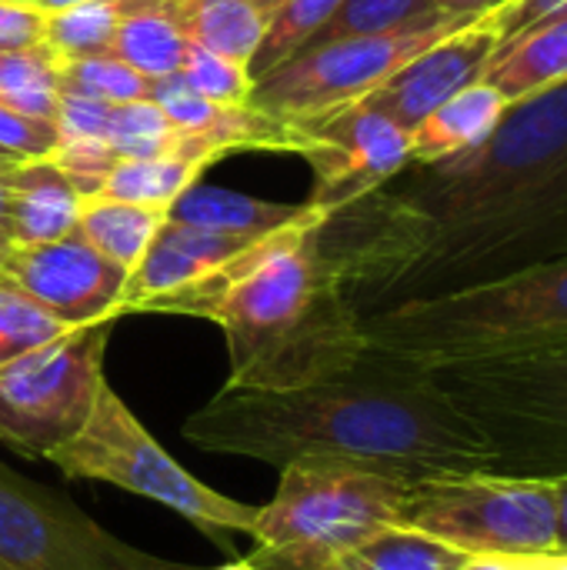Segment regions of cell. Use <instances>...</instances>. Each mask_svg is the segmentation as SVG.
<instances>
[{
    "instance_id": "cell-6",
    "label": "cell",
    "mask_w": 567,
    "mask_h": 570,
    "mask_svg": "<svg viewBox=\"0 0 567 570\" xmlns=\"http://www.w3.org/2000/svg\"><path fill=\"white\" fill-rule=\"evenodd\" d=\"M495 451V471L531 481L567 478V344L431 371Z\"/></svg>"
},
{
    "instance_id": "cell-16",
    "label": "cell",
    "mask_w": 567,
    "mask_h": 570,
    "mask_svg": "<svg viewBox=\"0 0 567 570\" xmlns=\"http://www.w3.org/2000/svg\"><path fill=\"white\" fill-rule=\"evenodd\" d=\"M511 104L481 77L471 87L448 97L411 130V160L421 167L461 157L481 147L501 124Z\"/></svg>"
},
{
    "instance_id": "cell-15",
    "label": "cell",
    "mask_w": 567,
    "mask_h": 570,
    "mask_svg": "<svg viewBox=\"0 0 567 570\" xmlns=\"http://www.w3.org/2000/svg\"><path fill=\"white\" fill-rule=\"evenodd\" d=\"M167 220L207 227V230L257 244L271 234H281V230H291L301 224H314V220H328V214H321L311 204H274V200H261L251 194H237L227 187H211V184L194 180L170 204Z\"/></svg>"
},
{
    "instance_id": "cell-28",
    "label": "cell",
    "mask_w": 567,
    "mask_h": 570,
    "mask_svg": "<svg viewBox=\"0 0 567 570\" xmlns=\"http://www.w3.org/2000/svg\"><path fill=\"white\" fill-rule=\"evenodd\" d=\"M180 130L164 117L154 100L114 104L110 117V147L120 160H150V157H177Z\"/></svg>"
},
{
    "instance_id": "cell-3",
    "label": "cell",
    "mask_w": 567,
    "mask_h": 570,
    "mask_svg": "<svg viewBox=\"0 0 567 570\" xmlns=\"http://www.w3.org/2000/svg\"><path fill=\"white\" fill-rule=\"evenodd\" d=\"M324 220L264 237L157 311L221 324L227 387L294 391L348 371L364 351L361 314L321 254Z\"/></svg>"
},
{
    "instance_id": "cell-11",
    "label": "cell",
    "mask_w": 567,
    "mask_h": 570,
    "mask_svg": "<svg viewBox=\"0 0 567 570\" xmlns=\"http://www.w3.org/2000/svg\"><path fill=\"white\" fill-rule=\"evenodd\" d=\"M0 570H201L137 551L0 464Z\"/></svg>"
},
{
    "instance_id": "cell-25",
    "label": "cell",
    "mask_w": 567,
    "mask_h": 570,
    "mask_svg": "<svg viewBox=\"0 0 567 570\" xmlns=\"http://www.w3.org/2000/svg\"><path fill=\"white\" fill-rule=\"evenodd\" d=\"M204 164L184 157H150V160H117L100 184V197L144 204L170 210V204L197 180Z\"/></svg>"
},
{
    "instance_id": "cell-5",
    "label": "cell",
    "mask_w": 567,
    "mask_h": 570,
    "mask_svg": "<svg viewBox=\"0 0 567 570\" xmlns=\"http://www.w3.org/2000/svg\"><path fill=\"white\" fill-rule=\"evenodd\" d=\"M414 484L328 461L281 468L277 494L257 508L254 570H334V564L384 528L401 524Z\"/></svg>"
},
{
    "instance_id": "cell-41",
    "label": "cell",
    "mask_w": 567,
    "mask_h": 570,
    "mask_svg": "<svg viewBox=\"0 0 567 570\" xmlns=\"http://www.w3.org/2000/svg\"><path fill=\"white\" fill-rule=\"evenodd\" d=\"M13 3H27V7H37V10H43V13H57V10L77 7V3H87V0H13Z\"/></svg>"
},
{
    "instance_id": "cell-39",
    "label": "cell",
    "mask_w": 567,
    "mask_h": 570,
    "mask_svg": "<svg viewBox=\"0 0 567 570\" xmlns=\"http://www.w3.org/2000/svg\"><path fill=\"white\" fill-rule=\"evenodd\" d=\"M555 488H558V551L567 554V478L555 481Z\"/></svg>"
},
{
    "instance_id": "cell-40",
    "label": "cell",
    "mask_w": 567,
    "mask_h": 570,
    "mask_svg": "<svg viewBox=\"0 0 567 570\" xmlns=\"http://www.w3.org/2000/svg\"><path fill=\"white\" fill-rule=\"evenodd\" d=\"M535 570H567V554L565 551H548V554H538L531 558Z\"/></svg>"
},
{
    "instance_id": "cell-17",
    "label": "cell",
    "mask_w": 567,
    "mask_h": 570,
    "mask_svg": "<svg viewBox=\"0 0 567 570\" xmlns=\"http://www.w3.org/2000/svg\"><path fill=\"white\" fill-rule=\"evenodd\" d=\"M13 244H47L77 227L80 190L50 160H20L7 170Z\"/></svg>"
},
{
    "instance_id": "cell-1",
    "label": "cell",
    "mask_w": 567,
    "mask_h": 570,
    "mask_svg": "<svg viewBox=\"0 0 567 570\" xmlns=\"http://www.w3.org/2000/svg\"><path fill=\"white\" fill-rule=\"evenodd\" d=\"M184 438L271 468L328 461L401 484L495 471L491 444L434 374L374 351L294 391L224 387L190 414Z\"/></svg>"
},
{
    "instance_id": "cell-38",
    "label": "cell",
    "mask_w": 567,
    "mask_h": 570,
    "mask_svg": "<svg viewBox=\"0 0 567 570\" xmlns=\"http://www.w3.org/2000/svg\"><path fill=\"white\" fill-rule=\"evenodd\" d=\"M13 244V227H10V190H7V174L0 170V254Z\"/></svg>"
},
{
    "instance_id": "cell-29",
    "label": "cell",
    "mask_w": 567,
    "mask_h": 570,
    "mask_svg": "<svg viewBox=\"0 0 567 570\" xmlns=\"http://www.w3.org/2000/svg\"><path fill=\"white\" fill-rule=\"evenodd\" d=\"M60 87L107 104H130L150 97V77H144L114 53L60 57Z\"/></svg>"
},
{
    "instance_id": "cell-35",
    "label": "cell",
    "mask_w": 567,
    "mask_h": 570,
    "mask_svg": "<svg viewBox=\"0 0 567 570\" xmlns=\"http://www.w3.org/2000/svg\"><path fill=\"white\" fill-rule=\"evenodd\" d=\"M43 30H47L43 10L13 3V0H0V53L43 43Z\"/></svg>"
},
{
    "instance_id": "cell-36",
    "label": "cell",
    "mask_w": 567,
    "mask_h": 570,
    "mask_svg": "<svg viewBox=\"0 0 567 570\" xmlns=\"http://www.w3.org/2000/svg\"><path fill=\"white\" fill-rule=\"evenodd\" d=\"M461 570H535L531 558H508V554H468Z\"/></svg>"
},
{
    "instance_id": "cell-44",
    "label": "cell",
    "mask_w": 567,
    "mask_h": 570,
    "mask_svg": "<svg viewBox=\"0 0 567 570\" xmlns=\"http://www.w3.org/2000/svg\"><path fill=\"white\" fill-rule=\"evenodd\" d=\"M217 570H254L247 561H234V564H224V568H217Z\"/></svg>"
},
{
    "instance_id": "cell-45",
    "label": "cell",
    "mask_w": 567,
    "mask_h": 570,
    "mask_svg": "<svg viewBox=\"0 0 567 570\" xmlns=\"http://www.w3.org/2000/svg\"><path fill=\"white\" fill-rule=\"evenodd\" d=\"M565 250H567V240H565Z\"/></svg>"
},
{
    "instance_id": "cell-8",
    "label": "cell",
    "mask_w": 567,
    "mask_h": 570,
    "mask_svg": "<svg viewBox=\"0 0 567 570\" xmlns=\"http://www.w3.org/2000/svg\"><path fill=\"white\" fill-rule=\"evenodd\" d=\"M401 524L465 554L538 558L558 551V488L498 471L431 478L408 491Z\"/></svg>"
},
{
    "instance_id": "cell-31",
    "label": "cell",
    "mask_w": 567,
    "mask_h": 570,
    "mask_svg": "<svg viewBox=\"0 0 567 570\" xmlns=\"http://www.w3.org/2000/svg\"><path fill=\"white\" fill-rule=\"evenodd\" d=\"M201 97L221 104V107H244L254 94V80L247 73V67L217 57L211 50H204L201 43H187L180 70H177Z\"/></svg>"
},
{
    "instance_id": "cell-34",
    "label": "cell",
    "mask_w": 567,
    "mask_h": 570,
    "mask_svg": "<svg viewBox=\"0 0 567 570\" xmlns=\"http://www.w3.org/2000/svg\"><path fill=\"white\" fill-rule=\"evenodd\" d=\"M558 17H567V0H505L498 10H491L495 30H498V47L521 37L531 27H541Z\"/></svg>"
},
{
    "instance_id": "cell-12",
    "label": "cell",
    "mask_w": 567,
    "mask_h": 570,
    "mask_svg": "<svg viewBox=\"0 0 567 570\" xmlns=\"http://www.w3.org/2000/svg\"><path fill=\"white\" fill-rule=\"evenodd\" d=\"M294 127L301 130L297 154H304L314 170L307 204L328 217L374 194L411 164V134L364 100L297 120Z\"/></svg>"
},
{
    "instance_id": "cell-21",
    "label": "cell",
    "mask_w": 567,
    "mask_h": 570,
    "mask_svg": "<svg viewBox=\"0 0 567 570\" xmlns=\"http://www.w3.org/2000/svg\"><path fill=\"white\" fill-rule=\"evenodd\" d=\"M190 43L247 67L261 47L267 17L251 0H180Z\"/></svg>"
},
{
    "instance_id": "cell-33",
    "label": "cell",
    "mask_w": 567,
    "mask_h": 570,
    "mask_svg": "<svg viewBox=\"0 0 567 570\" xmlns=\"http://www.w3.org/2000/svg\"><path fill=\"white\" fill-rule=\"evenodd\" d=\"M110 117H114V104L63 90L57 104V117H53L57 140H107Z\"/></svg>"
},
{
    "instance_id": "cell-27",
    "label": "cell",
    "mask_w": 567,
    "mask_h": 570,
    "mask_svg": "<svg viewBox=\"0 0 567 570\" xmlns=\"http://www.w3.org/2000/svg\"><path fill=\"white\" fill-rule=\"evenodd\" d=\"M341 7V0H281V7L267 17L261 47L247 63L251 80H261L267 70L294 57Z\"/></svg>"
},
{
    "instance_id": "cell-43",
    "label": "cell",
    "mask_w": 567,
    "mask_h": 570,
    "mask_svg": "<svg viewBox=\"0 0 567 570\" xmlns=\"http://www.w3.org/2000/svg\"><path fill=\"white\" fill-rule=\"evenodd\" d=\"M17 164H20L17 157H10V154H3V150H0V170H3V174H7V170H13Z\"/></svg>"
},
{
    "instance_id": "cell-37",
    "label": "cell",
    "mask_w": 567,
    "mask_h": 570,
    "mask_svg": "<svg viewBox=\"0 0 567 570\" xmlns=\"http://www.w3.org/2000/svg\"><path fill=\"white\" fill-rule=\"evenodd\" d=\"M434 3L451 17H485V13L498 10L505 0H434Z\"/></svg>"
},
{
    "instance_id": "cell-22",
    "label": "cell",
    "mask_w": 567,
    "mask_h": 570,
    "mask_svg": "<svg viewBox=\"0 0 567 570\" xmlns=\"http://www.w3.org/2000/svg\"><path fill=\"white\" fill-rule=\"evenodd\" d=\"M465 561H468L465 551L424 531L394 524L378 531L354 551H348L334 564V570H461Z\"/></svg>"
},
{
    "instance_id": "cell-13",
    "label": "cell",
    "mask_w": 567,
    "mask_h": 570,
    "mask_svg": "<svg viewBox=\"0 0 567 570\" xmlns=\"http://www.w3.org/2000/svg\"><path fill=\"white\" fill-rule=\"evenodd\" d=\"M0 274L63 327L120 317L127 271L94 250L77 227L47 244H10L0 254Z\"/></svg>"
},
{
    "instance_id": "cell-23",
    "label": "cell",
    "mask_w": 567,
    "mask_h": 570,
    "mask_svg": "<svg viewBox=\"0 0 567 570\" xmlns=\"http://www.w3.org/2000/svg\"><path fill=\"white\" fill-rule=\"evenodd\" d=\"M60 94V53H53L47 43L0 53V104L40 120H53Z\"/></svg>"
},
{
    "instance_id": "cell-9",
    "label": "cell",
    "mask_w": 567,
    "mask_h": 570,
    "mask_svg": "<svg viewBox=\"0 0 567 570\" xmlns=\"http://www.w3.org/2000/svg\"><path fill=\"white\" fill-rule=\"evenodd\" d=\"M114 321L70 327L0 371V441L23 458L67 444L90 417L104 377Z\"/></svg>"
},
{
    "instance_id": "cell-19",
    "label": "cell",
    "mask_w": 567,
    "mask_h": 570,
    "mask_svg": "<svg viewBox=\"0 0 567 570\" xmlns=\"http://www.w3.org/2000/svg\"><path fill=\"white\" fill-rule=\"evenodd\" d=\"M187 43L190 37L184 30L180 0H144L117 27L110 53L140 70L144 77L157 80L180 70Z\"/></svg>"
},
{
    "instance_id": "cell-14",
    "label": "cell",
    "mask_w": 567,
    "mask_h": 570,
    "mask_svg": "<svg viewBox=\"0 0 567 570\" xmlns=\"http://www.w3.org/2000/svg\"><path fill=\"white\" fill-rule=\"evenodd\" d=\"M495 50H498V30L491 13H485L478 20L461 23L438 43H431L424 53L408 60L378 90H371L364 104L411 134L434 107H441L448 97L481 80Z\"/></svg>"
},
{
    "instance_id": "cell-2",
    "label": "cell",
    "mask_w": 567,
    "mask_h": 570,
    "mask_svg": "<svg viewBox=\"0 0 567 570\" xmlns=\"http://www.w3.org/2000/svg\"><path fill=\"white\" fill-rule=\"evenodd\" d=\"M428 170L411 200L421 250L404 274L428 284L418 297L434 281L465 287L491 264H531L551 230L567 240V80L511 104L481 147Z\"/></svg>"
},
{
    "instance_id": "cell-24",
    "label": "cell",
    "mask_w": 567,
    "mask_h": 570,
    "mask_svg": "<svg viewBox=\"0 0 567 570\" xmlns=\"http://www.w3.org/2000/svg\"><path fill=\"white\" fill-rule=\"evenodd\" d=\"M434 0H341V7L331 13V20L301 47H317L344 37H374V33H394V30H414L438 20H448Z\"/></svg>"
},
{
    "instance_id": "cell-32",
    "label": "cell",
    "mask_w": 567,
    "mask_h": 570,
    "mask_svg": "<svg viewBox=\"0 0 567 570\" xmlns=\"http://www.w3.org/2000/svg\"><path fill=\"white\" fill-rule=\"evenodd\" d=\"M0 150L17 160H43L57 150V124L0 104Z\"/></svg>"
},
{
    "instance_id": "cell-18",
    "label": "cell",
    "mask_w": 567,
    "mask_h": 570,
    "mask_svg": "<svg viewBox=\"0 0 567 570\" xmlns=\"http://www.w3.org/2000/svg\"><path fill=\"white\" fill-rule=\"evenodd\" d=\"M485 80L508 100H528L567 80V17L525 30L501 43L485 70Z\"/></svg>"
},
{
    "instance_id": "cell-26",
    "label": "cell",
    "mask_w": 567,
    "mask_h": 570,
    "mask_svg": "<svg viewBox=\"0 0 567 570\" xmlns=\"http://www.w3.org/2000/svg\"><path fill=\"white\" fill-rule=\"evenodd\" d=\"M144 0H87L57 13H47L43 43L60 57H90L110 53L114 33L130 10Z\"/></svg>"
},
{
    "instance_id": "cell-20",
    "label": "cell",
    "mask_w": 567,
    "mask_h": 570,
    "mask_svg": "<svg viewBox=\"0 0 567 570\" xmlns=\"http://www.w3.org/2000/svg\"><path fill=\"white\" fill-rule=\"evenodd\" d=\"M167 214L157 207L144 204H127L114 197H84L80 214H77V230L80 237L100 250L107 261L124 267L127 274L140 264L147 247L154 244L157 230L164 227Z\"/></svg>"
},
{
    "instance_id": "cell-10",
    "label": "cell",
    "mask_w": 567,
    "mask_h": 570,
    "mask_svg": "<svg viewBox=\"0 0 567 570\" xmlns=\"http://www.w3.org/2000/svg\"><path fill=\"white\" fill-rule=\"evenodd\" d=\"M478 17H448L414 30L374 33V37H344L297 50L261 80H254L251 107L274 114L281 120H311L348 104L364 100L408 60L424 53L431 43Z\"/></svg>"
},
{
    "instance_id": "cell-30",
    "label": "cell",
    "mask_w": 567,
    "mask_h": 570,
    "mask_svg": "<svg viewBox=\"0 0 567 570\" xmlns=\"http://www.w3.org/2000/svg\"><path fill=\"white\" fill-rule=\"evenodd\" d=\"M67 331L70 327L50 317L30 294L0 274V371Z\"/></svg>"
},
{
    "instance_id": "cell-4",
    "label": "cell",
    "mask_w": 567,
    "mask_h": 570,
    "mask_svg": "<svg viewBox=\"0 0 567 570\" xmlns=\"http://www.w3.org/2000/svg\"><path fill=\"white\" fill-rule=\"evenodd\" d=\"M368 351L441 371L567 344V250L361 317Z\"/></svg>"
},
{
    "instance_id": "cell-42",
    "label": "cell",
    "mask_w": 567,
    "mask_h": 570,
    "mask_svg": "<svg viewBox=\"0 0 567 570\" xmlns=\"http://www.w3.org/2000/svg\"><path fill=\"white\" fill-rule=\"evenodd\" d=\"M251 3H254V7H257V10H261L264 17H271V13H274V10L281 7V0H251Z\"/></svg>"
},
{
    "instance_id": "cell-7",
    "label": "cell",
    "mask_w": 567,
    "mask_h": 570,
    "mask_svg": "<svg viewBox=\"0 0 567 570\" xmlns=\"http://www.w3.org/2000/svg\"><path fill=\"white\" fill-rule=\"evenodd\" d=\"M47 461L67 478L104 481L127 494L157 501L190 521L207 538L221 541L224 548V534L237 531L251 538L254 531L257 508L217 494L214 488L201 484L187 468H180L110 384L100 387L87 424L67 444L53 448Z\"/></svg>"
}]
</instances>
